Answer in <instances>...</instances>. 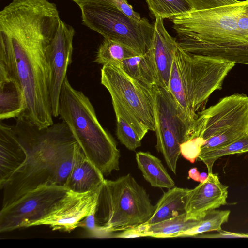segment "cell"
I'll return each mask as SVG.
<instances>
[{
    "instance_id": "5",
    "label": "cell",
    "mask_w": 248,
    "mask_h": 248,
    "mask_svg": "<svg viewBox=\"0 0 248 248\" xmlns=\"http://www.w3.org/2000/svg\"><path fill=\"white\" fill-rule=\"evenodd\" d=\"M155 208L146 190L130 174L105 179L98 190L95 214L98 236L144 224Z\"/></svg>"
},
{
    "instance_id": "3",
    "label": "cell",
    "mask_w": 248,
    "mask_h": 248,
    "mask_svg": "<svg viewBox=\"0 0 248 248\" xmlns=\"http://www.w3.org/2000/svg\"><path fill=\"white\" fill-rule=\"evenodd\" d=\"M58 112L86 156L104 176L119 170L120 154L116 142L100 124L89 99L74 88L67 77L61 90Z\"/></svg>"
},
{
    "instance_id": "28",
    "label": "cell",
    "mask_w": 248,
    "mask_h": 248,
    "mask_svg": "<svg viewBox=\"0 0 248 248\" xmlns=\"http://www.w3.org/2000/svg\"><path fill=\"white\" fill-rule=\"evenodd\" d=\"M116 135L121 143L134 151L141 145V140L133 128L122 118L116 117Z\"/></svg>"
},
{
    "instance_id": "25",
    "label": "cell",
    "mask_w": 248,
    "mask_h": 248,
    "mask_svg": "<svg viewBox=\"0 0 248 248\" xmlns=\"http://www.w3.org/2000/svg\"><path fill=\"white\" fill-rule=\"evenodd\" d=\"M230 211L213 209L208 211L202 217L198 218L197 224L184 232L180 237L196 236L211 231H219L223 224L228 222Z\"/></svg>"
},
{
    "instance_id": "11",
    "label": "cell",
    "mask_w": 248,
    "mask_h": 248,
    "mask_svg": "<svg viewBox=\"0 0 248 248\" xmlns=\"http://www.w3.org/2000/svg\"><path fill=\"white\" fill-rule=\"evenodd\" d=\"M68 191L64 186L46 185L28 192L1 208L0 232L31 227L56 208Z\"/></svg>"
},
{
    "instance_id": "21",
    "label": "cell",
    "mask_w": 248,
    "mask_h": 248,
    "mask_svg": "<svg viewBox=\"0 0 248 248\" xmlns=\"http://www.w3.org/2000/svg\"><path fill=\"white\" fill-rule=\"evenodd\" d=\"M136 160L144 178L152 186L168 189L174 187V181L158 158L149 152H139Z\"/></svg>"
},
{
    "instance_id": "18",
    "label": "cell",
    "mask_w": 248,
    "mask_h": 248,
    "mask_svg": "<svg viewBox=\"0 0 248 248\" xmlns=\"http://www.w3.org/2000/svg\"><path fill=\"white\" fill-rule=\"evenodd\" d=\"M22 88L16 80L0 66V119L18 118L26 109Z\"/></svg>"
},
{
    "instance_id": "34",
    "label": "cell",
    "mask_w": 248,
    "mask_h": 248,
    "mask_svg": "<svg viewBox=\"0 0 248 248\" xmlns=\"http://www.w3.org/2000/svg\"><path fill=\"white\" fill-rule=\"evenodd\" d=\"M115 237L125 238L145 237L144 233V225L142 224L137 227L123 231L122 232Z\"/></svg>"
},
{
    "instance_id": "14",
    "label": "cell",
    "mask_w": 248,
    "mask_h": 248,
    "mask_svg": "<svg viewBox=\"0 0 248 248\" xmlns=\"http://www.w3.org/2000/svg\"><path fill=\"white\" fill-rule=\"evenodd\" d=\"M178 44L167 31L163 19L155 17L154 31L147 51L154 63L157 86L168 90L172 66Z\"/></svg>"
},
{
    "instance_id": "30",
    "label": "cell",
    "mask_w": 248,
    "mask_h": 248,
    "mask_svg": "<svg viewBox=\"0 0 248 248\" xmlns=\"http://www.w3.org/2000/svg\"><path fill=\"white\" fill-rule=\"evenodd\" d=\"M191 10H202L238 2L237 0H184Z\"/></svg>"
},
{
    "instance_id": "16",
    "label": "cell",
    "mask_w": 248,
    "mask_h": 248,
    "mask_svg": "<svg viewBox=\"0 0 248 248\" xmlns=\"http://www.w3.org/2000/svg\"><path fill=\"white\" fill-rule=\"evenodd\" d=\"M27 153L20 142L14 126L0 125V187L1 189L25 163Z\"/></svg>"
},
{
    "instance_id": "19",
    "label": "cell",
    "mask_w": 248,
    "mask_h": 248,
    "mask_svg": "<svg viewBox=\"0 0 248 248\" xmlns=\"http://www.w3.org/2000/svg\"><path fill=\"white\" fill-rule=\"evenodd\" d=\"M185 52L248 65V44H193L180 46Z\"/></svg>"
},
{
    "instance_id": "1",
    "label": "cell",
    "mask_w": 248,
    "mask_h": 248,
    "mask_svg": "<svg viewBox=\"0 0 248 248\" xmlns=\"http://www.w3.org/2000/svg\"><path fill=\"white\" fill-rule=\"evenodd\" d=\"M61 20L48 0H13L0 12V66L23 91L26 108L19 117L40 129L54 124L46 51Z\"/></svg>"
},
{
    "instance_id": "15",
    "label": "cell",
    "mask_w": 248,
    "mask_h": 248,
    "mask_svg": "<svg viewBox=\"0 0 248 248\" xmlns=\"http://www.w3.org/2000/svg\"><path fill=\"white\" fill-rule=\"evenodd\" d=\"M207 179L191 189L186 205L187 219H197L209 210L227 204L228 186L220 181L218 174L208 173Z\"/></svg>"
},
{
    "instance_id": "35",
    "label": "cell",
    "mask_w": 248,
    "mask_h": 248,
    "mask_svg": "<svg viewBox=\"0 0 248 248\" xmlns=\"http://www.w3.org/2000/svg\"><path fill=\"white\" fill-rule=\"evenodd\" d=\"M76 3L78 6L82 4L90 3L95 2L100 3L107 6L115 7L112 0H71Z\"/></svg>"
},
{
    "instance_id": "27",
    "label": "cell",
    "mask_w": 248,
    "mask_h": 248,
    "mask_svg": "<svg viewBox=\"0 0 248 248\" xmlns=\"http://www.w3.org/2000/svg\"><path fill=\"white\" fill-rule=\"evenodd\" d=\"M155 17L172 19L177 15L191 9L184 0H146Z\"/></svg>"
},
{
    "instance_id": "10",
    "label": "cell",
    "mask_w": 248,
    "mask_h": 248,
    "mask_svg": "<svg viewBox=\"0 0 248 248\" xmlns=\"http://www.w3.org/2000/svg\"><path fill=\"white\" fill-rule=\"evenodd\" d=\"M156 148L167 166L176 173L180 145L187 140L195 119L189 118L168 89L155 85Z\"/></svg>"
},
{
    "instance_id": "23",
    "label": "cell",
    "mask_w": 248,
    "mask_h": 248,
    "mask_svg": "<svg viewBox=\"0 0 248 248\" xmlns=\"http://www.w3.org/2000/svg\"><path fill=\"white\" fill-rule=\"evenodd\" d=\"M197 219H187L186 214L154 224L144 226L145 237L155 238H173L180 237L185 231L194 227Z\"/></svg>"
},
{
    "instance_id": "2",
    "label": "cell",
    "mask_w": 248,
    "mask_h": 248,
    "mask_svg": "<svg viewBox=\"0 0 248 248\" xmlns=\"http://www.w3.org/2000/svg\"><path fill=\"white\" fill-rule=\"evenodd\" d=\"M14 128L27 158L1 189V208L40 186H64L79 146L63 121L40 129L19 117Z\"/></svg>"
},
{
    "instance_id": "6",
    "label": "cell",
    "mask_w": 248,
    "mask_h": 248,
    "mask_svg": "<svg viewBox=\"0 0 248 248\" xmlns=\"http://www.w3.org/2000/svg\"><path fill=\"white\" fill-rule=\"evenodd\" d=\"M101 82L109 93L116 117L125 121L141 140L149 131H155V85L134 79L115 64L103 65Z\"/></svg>"
},
{
    "instance_id": "31",
    "label": "cell",
    "mask_w": 248,
    "mask_h": 248,
    "mask_svg": "<svg viewBox=\"0 0 248 248\" xmlns=\"http://www.w3.org/2000/svg\"><path fill=\"white\" fill-rule=\"evenodd\" d=\"M96 204L93 207L90 213L78 224V227H82L86 229L90 235L93 237L98 236V230L95 220Z\"/></svg>"
},
{
    "instance_id": "36",
    "label": "cell",
    "mask_w": 248,
    "mask_h": 248,
    "mask_svg": "<svg viewBox=\"0 0 248 248\" xmlns=\"http://www.w3.org/2000/svg\"><path fill=\"white\" fill-rule=\"evenodd\" d=\"M200 174L196 167L191 168L188 171V178L196 182H199Z\"/></svg>"
},
{
    "instance_id": "26",
    "label": "cell",
    "mask_w": 248,
    "mask_h": 248,
    "mask_svg": "<svg viewBox=\"0 0 248 248\" xmlns=\"http://www.w3.org/2000/svg\"><path fill=\"white\" fill-rule=\"evenodd\" d=\"M248 152V135L234 140L226 145L205 153L200 154L198 160L202 161L206 166L208 173H212L215 162L219 158L227 155Z\"/></svg>"
},
{
    "instance_id": "9",
    "label": "cell",
    "mask_w": 248,
    "mask_h": 248,
    "mask_svg": "<svg viewBox=\"0 0 248 248\" xmlns=\"http://www.w3.org/2000/svg\"><path fill=\"white\" fill-rule=\"evenodd\" d=\"M79 7L83 24L104 38L120 41L139 54L147 51L154 31V24L147 19L136 21L116 7L98 3H87Z\"/></svg>"
},
{
    "instance_id": "33",
    "label": "cell",
    "mask_w": 248,
    "mask_h": 248,
    "mask_svg": "<svg viewBox=\"0 0 248 248\" xmlns=\"http://www.w3.org/2000/svg\"><path fill=\"white\" fill-rule=\"evenodd\" d=\"M217 232V233L204 234L202 233L196 236L206 238H248V234L247 233L231 232L222 230Z\"/></svg>"
},
{
    "instance_id": "8",
    "label": "cell",
    "mask_w": 248,
    "mask_h": 248,
    "mask_svg": "<svg viewBox=\"0 0 248 248\" xmlns=\"http://www.w3.org/2000/svg\"><path fill=\"white\" fill-rule=\"evenodd\" d=\"M248 135V96L234 94L200 111L188 140L199 137L204 142L200 154Z\"/></svg>"
},
{
    "instance_id": "24",
    "label": "cell",
    "mask_w": 248,
    "mask_h": 248,
    "mask_svg": "<svg viewBox=\"0 0 248 248\" xmlns=\"http://www.w3.org/2000/svg\"><path fill=\"white\" fill-rule=\"evenodd\" d=\"M138 54L124 43L109 38H104L99 46L95 62L103 65L115 64L119 65L125 59Z\"/></svg>"
},
{
    "instance_id": "7",
    "label": "cell",
    "mask_w": 248,
    "mask_h": 248,
    "mask_svg": "<svg viewBox=\"0 0 248 248\" xmlns=\"http://www.w3.org/2000/svg\"><path fill=\"white\" fill-rule=\"evenodd\" d=\"M182 32L193 44H248V0L185 12Z\"/></svg>"
},
{
    "instance_id": "12",
    "label": "cell",
    "mask_w": 248,
    "mask_h": 248,
    "mask_svg": "<svg viewBox=\"0 0 248 248\" xmlns=\"http://www.w3.org/2000/svg\"><path fill=\"white\" fill-rule=\"evenodd\" d=\"M73 27L62 20L57 31L48 45L46 55L50 71L49 94L52 115L59 116L61 90L72 62Z\"/></svg>"
},
{
    "instance_id": "22",
    "label": "cell",
    "mask_w": 248,
    "mask_h": 248,
    "mask_svg": "<svg viewBox=\"0 0 248 248\" xmlns=\"http://www.w3.org/2000/svg\"><path fill=\"white\" fill-rule=\"evenodd\" d=\"M119 66L134 79L150 87L157 85L155 67L147 51L145 54H136L125 59Z\"/></svg>"
},
{
    "instance_id": "17",
    "label": "cell",
    "mask_w": 248,
    "mask_h": 248,
    "mask_svg": "<svg viewBox=\"0 0 248 248\" xmlns=\"http://www.w3.org/2000/svg\"><path fill=\"white\" fill-rule=\"evenodd\" d=\"M101 172L86 156L79 145L65 187L77 193L98 191L105 178Z\"/></svg>"
},
{
    "instance_id": "37",
    "label": "cell",
    "mask_w": 248,
    "mask_h": 248,
    "mask_svg": "<svg viewBox=\"0 0 248 248\" xmlns=\"http://www.w3.org/2000/svg\"><path fill=\"white\" fill-rule=\"evenodd\" d=\"M208 174H207L205 172H202L200 174L199 178V182L203 183L204 182L207 178Z\"/></svg>"
},
{
    "instance_id": "4",
    "label": "cell",
    "mask_w": 248,
    "mask_h": 248,
    "mask_svg": "<svg viewBox=\"0 0 248 248\" xmlns=\"http://www.w3.org/2000/svg\"><path fill=\"white\" fill-rule=\"evenodd\" d=\"M235 64L223 59L185 52L178 45L168 90L185 113L196 119L211 94L221 89Z\"/></svg>"
},
{
    "instance_id": "13",
    "label": "cell",
    "mask_w": 248,
    "mask_h": 248,
    "mask_svg": "<svg viewBox=\"0 0 248 248\" xmlns=\"http://www.w3.org/2000/svg\"><path fill=\"white\" fill-rule=\"evenodd\" d=\"M98 190L80 193L68 190L56 208L31 227L46 225L53 231L71 232L78 227L79 222L97 203Z\"/></svg>"
},
{
    "instance_id": "32",
    "label": "cell",
    "mask_w": 248,
    "mask_h": 248,
    "mask_svg": "<svg viewBox=\"0 0 248 248\" xmlns=\"http://www.w3.org/2000/svg\"><path fill=\"white\" fill-rule=\"evenodd\" d=\"M112 0L115 7L128 17L138 21L142 18L140 14L134 10L127 0Z\"/></svg>"
},
{
    "instance_id": "29",
    "label": "cell",
    "mask_w": 248,
    "mask_h": 248,
    "mask_svg": "<svg viewBox=\"0 0 248 248\" xmlns=\"http://www.w3.org/2000/svg\"><path fill=\"white\" fill-rule=\"evenodd\" d=\"M204 142L200 137L191 138L181 144L180 153L185 159L193 163L198 159Z\"/></svg>"
},
{
    "instance_id": "20",
    "label": "cell",
    "mask_w": 248,
    "mask_h": 248,
    "mask_svg": "<svg viewBox=\"0 0 248 248\" xmlns=\"http://www.w3.org/2000/svg\"><path fill=\"white\" fill-rule=\"evenodd\" d=\"M190 191L178 187L169 188L158 201L153 215L145 224H154L186 213Z\"/></svg>"
}]
</instances>
